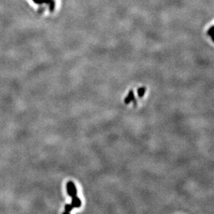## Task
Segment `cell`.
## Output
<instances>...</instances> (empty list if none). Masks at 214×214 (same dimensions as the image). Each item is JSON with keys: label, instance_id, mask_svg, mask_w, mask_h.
Masks as SVG:
<instances>
[{"label": "cell", "instance_id": "6da1fadb", "mask_svg": "<svg viewBox=\"0 0 214 214\" xmlns=\"http://www.w3.org/2000/svg\"><path fill=\"white\" fill-rule=\"evenodd\" d=\"M66 191H67V194L70 197H73V196L77 195V188L73 181H70L67 183V184H66Z\"/></svg>", "mask_w": 214, "mask_h": 214}, {"label": "cell", "instance_id": "7a4b0ae2", "mask_svg": "<svg viewBox=\"0 0 214 214\" xmlns=\"http://www.w3.org/2000/svg\"><path fill=\"white\" fill-rule=\"evenodd\" d=\"M131 101H134V105H136V100L135 98H134V91H133L132 89H130V90L129 91L128 96H127L126 98H125V99H124V102H125L126 105H128Z\"/></svg>", "mask_w": 214, "mask_h": 214}, {"label": "cell", "instance_id": "3957f363", "mask_svg": "<svg viewBox=\"0 0 214 214\" xmlns=\"http://www.w3.org/2000/svg\"><path fill=\"white\" fill-rule=\"evenodd\" d=\"M72 197V200H71V205L73 206V208H79L81 206V200L77 195L73 196Z\"/></svg>", "mask_w": 214, "mask_h": 214}, {"label": "cell", "instance_id": "277c9868", "mask_svg": "<svg viewBox=\"0 0 214 214\" xmlns=\"http://www.w3.org/2000/svg\"><path fill=\"white\" fill-rule=\"evenodd\" d=\"M73 208V206L71 205V204H66L64 206V213H69L72 211V209Z\"/></svg>", "mask_w": 214, "mask_h": 214}, {"label": "cell", "instance_id": "5b68a950", "mask_svg": "<svg viewBox=\"0 0 214 214\" xmlns=\"http://www.w3.org/2000/svg\"><path fill=\"white\" fill-rule=\"evenodd\" d=\"M145 89H146V88L144 87L138 89V96H139V97H140V98H142V97L144 96Z\"/></svg>", "mask_w": 214, "mask_h": 214}]
</instances>
